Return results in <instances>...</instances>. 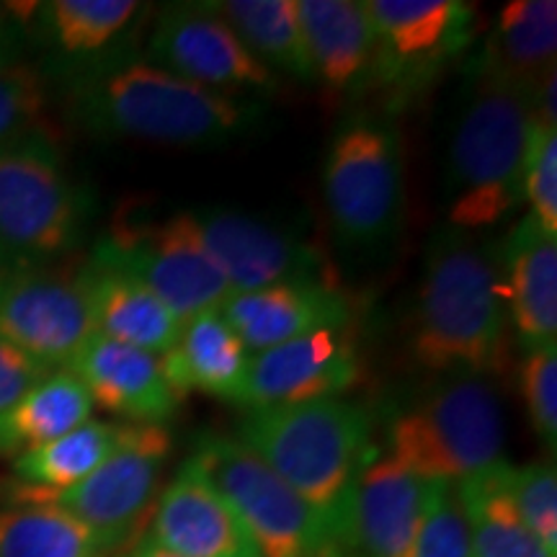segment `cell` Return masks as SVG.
Returning a JSON list of instances; mask_svg holds the SVG:
<instances>
[{"label":"cell","mask_w":557,"mask_h":557,"mask_svg":"<svg viewBox=\"0 0 557 557\" xmlns=\"http://www.w3.org/2000/svg\"><path fill=\"white\" fill-rule=\"evenodd\" d=\"M65 83L70 122L99 139L222 148L256 135L269 114L267 101L201 88L137 54Z\"/></svg>","instance_id":"obj_1"},{"label":"cell","mask_w":557,"mask_h":557,"mask_svg":"<svg viewBox=\"0 0 557 557\" xmlns=\"http://www.w3.org/2000/svg\"><path fill=\"white\" fill-rule=\"evenodd\" d=\"M532 94L472 52L455 90L442 169L447 225L483 233L524 205V163L534 129Z\"/></svg>","instance_id":"obj_2"},{"label":"cell","mask_w":557,"mask_h":557,"mask_svg":"<svg viewBox=\"0 0 557 557\" xmlns=\"http://www.w3.org/2000/svg\"><path fill=\"white\" fill-rule=\"evenodd\" d=\"M506 329L500 246L480 233L436 227L408 323L413 359L429 372L487 377L504 367Z\"/></svg>","instance_id":"obj_3"},{"label":"cell","mask_w":557,"mask_h":557,"mask_svg":"<svg viewBox=\"0 0 557 557\" xmlns=\"http://www.w3.org/2000/svg\"><path fill=\"white\" fill-rule=\"evenodd\" d=\"M372 431L374 416L367 406L325 398L248 410L238 442L259 455L348 549L354 485L374 447Z\"/></svg>","instance_id":"obj_4"},{"label":"cell","mask_w":557,"mask_h":557,"mask_svg":"<svg viewBox=\"0 0 557 557\" xmlns=\"http://www.w3.org/2000/svg\"><path fill=\"white\" fill-rule=\"evenodd\" d=\"M385 444L418 478L462 483L504 462V403L487 377L444 374L389 408Z\"/></svg>","instance_id":"obj_5"},{"label":"cell","mask_w":557,"mask_h":557,"mask_svg":"<svg viewBox=\"0 0 557 557\" xmlns=\"http://www.w3.org/2000/svg\"><path fill=\"white\" fill-rule=\"evenodd\" d=\"M94 199L50 129L0 148V271L50 269L81 246Z\"/></svg>","instance_id":"obj_6"},{"label":"cell","mask_w":557,"mask_h":557,"mask_svg":"<svg viewBox=\"0 0 557 557\" xmlns=\"http://www.w3.org/2000/svg\"><path fill=\"white\" fill-rule=\"evenodd\" d=\"M323 197L333 238L359 259H380L406 222V160L393 116H346L323 163Z\"/></svg>","instance_id":"obj_7"},{"label":"cell","mask_w":557,"mask_h":557,"mask_svg":"<svg viewBox=\"0 0 557 557\" xmlns=\"http://www.w3.org/2000/svg\"><path fill=\"white\" fill-rule=\"evenodd\" d=\"M364 11L374 52L361 94H385L387 116L465 58L478 34V5L462 0H364Z\"/></svg>","instance_id":"obj_8"},{"label":"cell","mask_w":557,"mask_h":557,"mask_svg":"<svg viewBox=\"0 0 557 557\" xmlns=\"http://www.w3.org/2000/svg\"><path fill=\"white\" fill-rule=\"evenodd\" d=\"M191 457L238 513L261 557H351L315 511L238 438L201 431Z\"/></svg>","instance_id":"obj_9"},{"label":"cell","mask_w":557,"mask_h":557,"mask_svg":"<svg viewBox=\"0 0 557 557\" xmlns=\"http://www.w3.org/2000/svg\"><path fill=\"white\" fill-rule=\"evenodd\" d=\"M90 261L137 278L163 299L181 323L207 310H220L233 295L209 259L191 212L165 220L124 218L96 243Z\"/></svg>","instance_id":"obj_10"},{"label":"cell","mask_w":557,"mask_h":557,"mask_svg":"<svg viewBox=\"0 0 557 557\" xmlns=\"http://www.w3.org/2000/svg\"><path fill=\"white\" fill-rule=\"evenodd\" d=\"M173 436L158 423H127L122 444L107 462L60 493L18 487L21 504H52L99 532L116 553L135 545L156 504L160 478L171 459Z\"/></svg>","instance_id":"obj_11"},{"label":"cell","mask_w":557,"mask_h":557,"mask_svg":"<svg viewBox=\"0 0 557 557\" xmlns=\"http://www.w3.org/2000/svg\"><path fill=\"white\" fill-rule=\"evenodd\" d=\"M143 58L178 78L240 99L276 94L274 70L248 50L209 3H171L152 21Z\"/></svg>","instance_id":"obj_12"},{"label":"cell","mask_w":557,"mask_h":557,"mask_svg":"<svg viewBox=\"0 0 557 557\" xmlns=\"http://www.w3.org/2000/svg\"><path fill=\"white\" fill-rule=\"evenodd\" d=\"M191 218L233 295L278 284H336L323 250L282 222L227 207L191 209Z\"/></svg>","instance_id":"obj_13"},{"label":"cell","mask_w":557,"mask_h":557,"mask_svg":"<svg viewBox=\"0 0 557 557\" xmlns=\"http://www.w3.org/2000/svg\"><path fill=\"white\" fill-rule=\"evenodd\" d=\"M47 54L41 73L75 78L90 70L135 54L139 34L152 16V5L137 0H47V3H9Z\"/></svg>","instance_id":"obj_14"},{"label":"cell","mask_w":557,"mask_h":557,"mask_svg":"<svg viewBox=\"0 0 557 557\" xmlns=\"http://www.w3.org/2000/svg\"><path fill=\"white\" fill-rule=\"evenodd\" d=\"M94 333L78 274L0 271V341L50 372L65 369Z\"/></svg>","instance_id":"obj_15"},{"label":"cell","mask_w":557,"mask_h":557,"mask_svg":"<svg viewBox=\"0 0 557 557\" xmlns=\"http://www.w3.org/2000/svg\"><path fill=\"white\" fill-rule=\"evenodd\" d=\"M361 359L348 329H329L250 354L235 406L248 410L338 398L357 385Z\"/></svg>","instance_id":"obj_16"},{"label":"cell","mask_w":557,"mask_h":557,"mask_svg":"<svg viewBox=\"0 0 557 557\" xmlns=\"http://www.w3.org/2000/svg\"><path fill=\"white\" fill-rule=\"evenodd\" d=\"M148 540L181 557H261L197 457L184 459L176 478L160 493Z\"/></svg>","instance_id":"obj_17"},{"label":"cell","mask_w":557,"mask_h":557,"mask_svg":"<svg viewBox=\"0 0 557 557\" xmlns=\"http://www.w3.org/2000/svg\"><path fill=\"white\" fill-rule=\"evenodd\" d=\"M429 480L403 468L374 444L354 485L348 517L351 557H410Z\"/></svg>","instance_id":"obj_18"},{"label":"cell","mask_w":557,"mask_h":557,"mask_svg":"<svg viewBox=\"0 0 557 557\" xmlns=\"http://www.w3.org/2000/svg\"><path fill=\"white\" fill-rule=\"evenodd\" d=\"M65 369L83 382L94 406L127 418L129 423L169 426L184 403L165 382L156 354L124 346L99 333H90Z\"/></svg>","instance_id":"obj_19"},{"label":"cell","mask_w":557,"mask_h":557,"mask_svg":"<svg viewBox=\"0 0 557 557\" xmlns=\"http://www.w3.org/2000/svg\"><path fill=\"white\" fill-rule=\"evenodd\" d=\"M220 315L250 354L329 329H348L351 302L336 284H278L235 292Z\"/></svg>","instance_id":"obj_20"},{"label":"cell","mask_w":557,"mask_h":557,"mask_svg":"<svg viewBox=\"0 0 557 557\" xmlns=\"http://www.w3.org/2000/svg\"><path fill=\"white\" fill-rule=\"evenodd\" d=\"M506 310L524 351L557 346V235L532 214L513 225L500 246Z\"/></svg>","instance_id":"obj_21"},{"label":"cell","mask_w":557,"mask_h":557,"mask_svg":"<svg viewBox=\"0 0 557 557\" xmlns=\"http://www.w3.org/2000/svg\"><path fill=\"white\" fill-rule=\"evenodd\" d=\"M78 278L88 299L94 333L156 357L176 344L184 323L137 278L90 259L78 271Z\"/></svg>","instance_id":"obj_22"},{"label":"cell","mask_w":557,"mask_h":557,"mask_svg":"<svg viewBox=\"0 0 557 557\" xmlns=\"http://www.w3.org/2000/svg\"><path fill=\"white\" fill-rule=\"evenodd\" d=\"M312 81L331 94L359 96L372 65L374 34L359 0H297Z\"/></svg>","instance_id":"obj_23"},{"label":"cell","mask_w":557,"mask_h":557,"mask_svg":"<svg viewBox=\"0 0 557 557\" xmlns=\"http://www.w3.org/2000/svg\"><path fill=\"white\" fill-rule=\"evenodd\" d=\"M250 351L220 310H207L186 320L176 344L160 357V369L181 400L205 393L225 403H238L246 382Z\"/></svg>","instance_id":"obj_24"},{"label":"cell","mask_w":557,"mask_h":557,"mask_svg":"<svg viewBox=\"0 0 557 557\" xmlns=\"http://www.w3.org/2000/svg\"><path fill=\"white\" fill-rule=\"evenodd\" d=\"M94 400L70 369H54L0 413V455L21 457L90 421Z\"/></svg>","instance_id":"obj_25"},{"label":"cell","mask_w":557,"mask_h":557,"mask_svg":"<svg viewBox=\"0 0 557 557\" xmlns=\"http://www.w3.org/2000/svg\"><path fill=\"white\" fill-rule=\"evenodd\" d=\"M480 52L500 75L534 96L540 81L555 70L557 3L513 0L504 5Z\"/></svg>","instance_id":"obj_26"},{"label":"cell","mask_w":557,"mask_h":557,"mask_svg":"<svg viewBox=\"0 0 557 557\" xmlns=\"http://www.w3.org/2000/svg\"><path fill=\"white\" fill-rule=\"evenodd\" d=\"M506 462L457 483L470 524L472 557H549L521 519Z\"/></svg>","instance_id":"obj_27"},{"label":"cell","mask_w":557,"mask_h":557,"mask_svg":"<svg viewBox=\"0 0 557 557\" xmlns=\"http://www.w3.org/2000/svg\"><path fill=\"white\" fill-rule=\"evenodd\" d=\"M209 9L269 70L315 83L299 26L297 0H212Z\"/></svg>","instance_id":"obj_28"},{"label":"cell","mask_w":557,"mask_h":557,"mask_svg":"<svg viewBox=\"0 0 557 557\" xmlns=\"http://www.w3.org/2000/svg\"><path fill=\"white\" fill-rule=\"evenodd\" d=\"M0 557H116L99 532L52 504L0 508Z\"/></svg>","instance_id":"obj_29"},{"label":"cell","mask_w":557,"mask_h":557,"mask_svg":"<svg viewBox=\"0 0 557 557\" xmlns=\"http://www.w3.org/2000/svg\"><path fill=\"white\" fill-rule=\"evenodd\" d=\"M127 423L86 421L58 442L21 455L13 470L21 478V487L39 493H60L78 485L83 478L114 455L122 444Z\"/></svg>","instance_id":"obj_30"},{"label":"cell","mask_w":557,"mask_h":557,"mask_svg":"<svg viewBox=\"0 0 557 557\" xmlns=\"http://www.w3.org/2000/svg\"><path fill=\"white\" fill-rule=\"evenodd\" d=\"M410 557H472L468 513L457 483L429 480L426 504L418 521Z\"/></svg>","instance_id":"obj_31"},{"label":"cell","mask_w":557,"mask_h":557,"mask_svg":"<svg viewBox=\"0 0 557 557\" xmlns=\"http://www.w3.org/2000/svg\"><path fill=\"white\" fill-rule=\"evenodd\" d=\"M47 107L50 81L41 70L24 62L0 70V148L34 129H45Z\"/></svg>","instance_id":"obj_32"},{"label":"cell","mask_w":557,"mask_h":557,"mask_svg":"<svg viewBox=\"0 0 557 557\" xmlns=\"http://www.w3.org/2000/svg\"><path fill=\"white\" fill-rule=\"evenodd\" d=\"M513 500L549 557H557V472L553 462L513 468Z\"/></svg>","instance_id":"obj_33"},{"label":"cell","mask_w":557,"mask_h":557,"mask_svg":"<svg viewBox=\"0 0 557 557\" xmlns=\"http://www.w3.org/2000/svg\"><path fill=\"white\" fill-rule=\"evenodd\" d=\"M524 201L542 230L557 235V127L534 122L524 163Z\"/></svg>","instance_id":"obj_34"},{"label":"cell","mask_w":557,"mask_h":557,"mask_svg":"<svg viewBox=\"0 0 557 557\" xmlns=\"http://www.w3.org/2000/svg\"><path fill=\"white\" fill-rule=\"evenodd\" d=\"M519 385L524 395L529 421L540 442L557 449V346L527 351L519 367Z\"/></svg>","instance_id":"obj_35"},{"label":"cell","mask_w":557,"mask_h":557,"mask_svg":"<svg viewBox=\"0 0 557 557\" xmlns=\"http://www.w3.org/2000/svg\"><path fill=\"white\" fill-rule=\"evenodd\" d=\"M50 369L0 341V413H5L26 389L45 380Z\"/></svg>","instance_id":"obj_36"},{"label":"cell","mask_w":557,"mask_h":557,"mask_svg":"<svg viewBox=\"0 0 557 557\" xmlns=\"http://www.w3.org/2000/svg\"><path fill=\"white\" fill-rule=\"evenodd\" d=\"M26 45V29L11 11L9 3H0V70L18 65Z\"/></svg>","instance_id":"obj_37"},{"label":"cell","mask_w":557,"mask_h":557,"mask_svg":"<svg viewBox=\"0 0 557 557\" xmlns=\"http://www.w3.org/2000/svg\"><path fill=\"white\" fill-rule=\"evenodd\" d=\"M116 557H181L176 553H169V549L158 547L156 542H150L148 537H139L135 545L124 549V553H120Z\"/></svg>","instance_id":"obj_38"}]
</instances>
